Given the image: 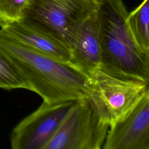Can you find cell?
Listing matches in <instances>:
<instances>
[{
  "label": "cell",
  "mask_w": 149,
  "mask_h": 149,
  "mask_svg": "<svg viewBox=\"0 0 149 149\" xmlns=\"http://www.w3.org/2000/svg\"><path fill=\"white\" fill-rule=\"evenodd\" d=\"M0 54L23 83L44 101H77L89 96L88 77L70 63L34 50L0 29Z\"/></svg>",
  "instance_id": "6da1fadb"
},
{
  "label": "cell",
  "mask_w": 149,
  "mask_h": 149,
  "mask_svg": "<svg viewBox=\"0 0 149 149\" xmlns=\"http://www.w3.org/2000/svg\"><path fill=\"white\" fill-rule=\"evenodd\" d=\"M102 51V67L149 84V57L140 49L129 29L122 0H97Z\"/></svg>",
  "instance_id": "7a4b0ae2"
},
{
  "label": "cell",
  "mask_w": 149,
  "mask_h": 149,
  "mask_svg": "<svg viewBox=\"0 0 149 149\" xmlns=\"http://www.w3.org/2000/svg\"><path fill=\"white\" fill-rule=\"evenodd\" d=\"M88 97L109 126L124 118L137 104L147 84L109 71L102 66L88 74Z\"/></svg>",
  "instance_id": "3957f363"
},
{
  "label": "cell",
  "mask_w": 149,
  "mask_h": 149,
  "mask_svg": "<svg viewBox=\"0 0 149 149\" xmlns=\"http://www.w3.org/2000/svg\"><path fill=\"white\" fill-rule=\"evenodd\" d=\"M98 8L97 0H29L20 21L69 47L75 29Z\"/></svg>",
  "instance_id": "277c9868"
},
{
  "label": "cell",
  "mask_w": 149,
  "mask_h": 149,
  "mask_svg": "<svg viewBox=\"0 0 149 149\" xmlns=\"http://www.w3.org/2000/svg\"><path fill=\"white\" fill-rule=\"evenodd\" d=\"M109 127L88 97L77 100L45 149H100Z\"/></svg>",
  "instance_id": "5b68a950"
},
{
  "label": "cell",
  "mask_w": 149,
  "mask_h": 149,
  "mask_svg": "<svg viewBox=\"0 0 149 149\" xmlns=\"http://www.w3.org/2000/svg\"><path fill=\"white\" fill-rule=\"evenodd\" d=\"M76 101H44L13 129V149H45Z\"/></svg>",
  "instance_id": "8992f818"
},
{
  "label": "cell",
  "mask_w": 149,
  "mask_h": 149,
  "mask_svg": "<svg viewBox=\"0 0 149 149\" xmlns=\"http://www.w3.org/2000/svg\"><path fill=\"white\" fill-rule=\"evenodd\" d=\"M104 149H149V84L122 119L109 126Z\"/></svg>",
  "instance_id": "52a82bcc"
},
{
  "label": "cell",
  "mask_w": 149,
  "mask_h": 149,
  "mask_svg": "<svg viewBox=\"0 0 149 149\" xmlns=\"http://www.w3.org/2000/svg\"><path fill=\"white\" fill-rule=\"evenodd\" d=\"M70 63L87 75L102 64V51L97 12L83 21L70 36Z\"/></svg>",
  "instance_id": "ba28073f"
},
{
  "label": "cell",
  "mask_w": 149,
  "mask_h": 149,
  "mask_svg": "<svg viewBox=\"0 0 149 149\" xmlns=\"http://www.w3.org/2000/svg\"><path fill=\"white\" fill-rule=\"evenodd\" d=\"M1 27L24 45L61 61L70 63V50L66 44L30 27L22 21L8 23Z\"/></svg>",
  "instance_id": "9c48e42d"
},
{
  "label": "cell",
  "mask_w": 149,
  "mask_h": 149,
  "mask_svg": "<svg viewBox=\"0 0 149 149\" xmlns=\"http://www.w3.org/2000/svg\"><path fill=\"white\" fill-rule=\"evenodd\" d=\"M127 22L137 46L149 57V0H144L129 13Z\"/></svg>",
  "instance_id": "30bf717a"
},
{
  "label": "cell",
  "mask_w": 149,
  "mask_h": 149,
  "mask_svg": "<svg viewBox=\"0 0 149 149\" xmlns=\"http://www.w3.org/2000/svg\"><path fill=\"white\" fill-rule=\"evenodd\" d=\"M29 0H0V26L22 19Z\"/></svg>",
  "instance_id": "8fae6325"
},
{
  "label": "cell",
  "mask_w": 149,
  "mask_h": 149,
  "mask_svg": "<svg viewBox=\"0 0 149 149\" xmlns=\"http://www.w3.org/2000/svg\"><path fill=\"white\" fill-rule=\"evenodd\" d=\"M0 88L10 90L24 88L25 87L18 75L0 54Z\"/></svg>",
  "instance_id": "7c38bea8"
}]
</instances>
